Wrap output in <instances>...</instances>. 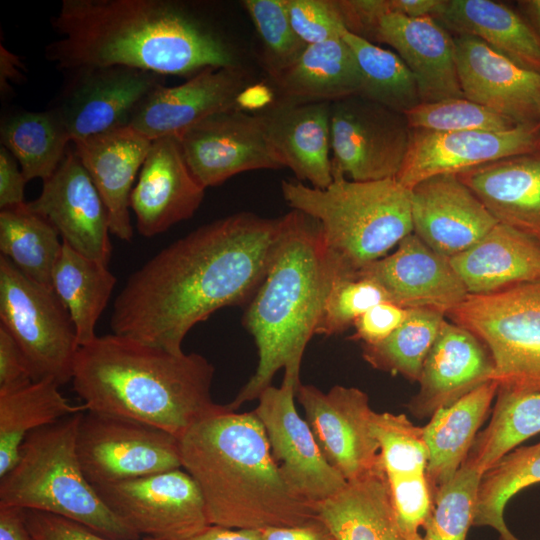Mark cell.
Masks as SVG:
<instances>
[{
  "mask_svg": "<svg viewBox=\"0 0 540 540\" xmlns=\"http://www.w3.org/2000/svg\"><path fill=\"white\" fill-rule=\"evenodd\" d=\"M0 135L1 145L15 157L27 182L49 179L72 143L50 109L21 111L4 118Z\"/></svg>",
  "mask_w": 540,
  "mask_h": 540,
  "instance_id": "cell-36",
  "label": "cell"
},
{
  "mask_svg": "<svg viewBox=\"0 0 540 540\" xmlns=\"http://www.w3.org/2000/svg\"><path fill=\"white\" fill-rule=\"evenodd\" d=\"M59 386L45 379L0 392V477L14 466L30 433L86 411L84 404H71Z\"/></svg>",
  "mask_w": 540,
  "mask_h": 540,
  "instance_id": "cell-34",
  "label": "cell"
},
{
  "mask_svg": "<svg viewBox=\"0 0 540 540\" xmlns=\"http://www.w3.org/2000/svg\"><path fill=\"white\" fill-rule=\"evenodd\" d=\"M59 237L56 228L27 203L0 211L1 255L30 279L51 288L63 245Z\"/></svg>",
  "mask_w": 540,
  "mask_h": 540,
  "instance_id": "cell-37",
  "label": "cell"
},
{
  "mask_svg": "<svg viewBox=\"0 0 540 540\" xmlns=\"http://www.w3.org/2000/svg\"><path fill=\"white\" fill-rule=\"evenodd\" d=\"M287 10L294 31L307 45L339 38L346 30L336 0H287Z\"/></svg>",
  "mask_w": 540,
  "mask_h": 540,
  "instance_id": "cell-47",
  "label": "cell"
},
{
  "mask_svg": "<svg viewBox=\"0 0 540 540\" xmlns=\"http://www.w3.org/2000/svg\"><path fill=\"white\" fill-rule=\"evenodd\" d=\"M446 317L486 346L498 389L540 392V279L468 294Z\"/></svg>",
  "mask_w": 540,
  "mask_h": 540,
  "instance_id": "cell-8",
  "label": "cell"
},
{
  "mask_svg": "<svg viewBox=\"0 0 540 540\" xmlns=\"http://www.w3.org/2000/svg\"><path fill=\"white\" fill-rule=\"evenodd\" d=\"M315 509L336 540H413L398 521L383 465Z\"/></svg>",
  "mask_w": 540,
  "mask_h": 540,
  "instance_id": "cell-30",
  "label": "cell"
},
{
  "mask_svg": "<svg viewBox=\"0 0 540 540\" xmlns=\"http://www.w3.org/2000/svg\"><path fill=\"white\" fill-rule=\"evenodd\" d=\"M330 131L333 179L377 181L398 175L411 128L404 113L352 95L331 102Z\"/></svg>",
  "mask_w": 540,
  "mask_h": 540,
  "instance_id": "cell-10",
  "label": "cell"
},
{
  "mask_svg": "<svg viewBox=\"0 0 540 540\" xmlns=\"http://www.w3.org/2000/svg\"><path fill=\"white\" fill-rule=\"evenodd\" d=\"M372 427L388 481L426 475L429 451L423 427L405 414L374 412Z\"/></svg>",
  "mask_w": 540,
  "mask_h": 540,
  "instance_id": "cell-42",
  "label": "cell"
},
{
  "mask_svg": "<svg viewBox=\"0 0 540 540\" xmlns=\"http://www.w3.org/2000/svg\"><path fill=\"white\" fill-rule=\"evenodd\" d=\"M453 37L464 97L517 124L539 123L540 73L516 64L479 38Z\"/></svg>",
  "mask_w": 540,
  "mask_h": 540,
  "instance_id": "cell-21",
  "label": "cell"
},
{
  "mask_svg": "<svg viewBox=\"0 0 540 540\" xmlns=\"http://www.w3.org/2000/svg\"><path fill=\"white\" fill-rule=\"evenodd\" d=\"M33 381L24 354L9 332L0 325V392L17 389Z\"/></svg>",
  "mask_w": 540,
  "mask_h": 540,
  "instance_id": "cell-52",
  "label": "cell"
},
{
  "mask_svg": "<svg viewBox=\"0 0 540 540\" xmlns=\"http://www.w3.org/2000/svg\"><path fill=\"white\" fill-rule=\"evenodd\" d=\"M341 37L352 50L359 68L360 96L400 113L421 103L417 82L396 53L347 30Z\"/></svg>",
  "mask_w": 540,
  "mask_h": 540,
  "instance_id": "cell-40",
  "label": "cell"
},
{
  "mask_svg": "<svg viewBox=\"0 0 540 540\" xmlns=\"http://www.w3.org/2000/svg\"><path fill=\"white\" fill-rule=\"evenodd\" d=\"M413 233L452 258L481 240L498 222L456 174L427 178L410 190Z\"/></svg>",
  "mask_w": 540,
  "mask_h": 540,
  "instance_id": "cell-22",
  "label": "cell"
},
{
  "mask_svg": "<svg viewBox=\"0 0 540 540\" xmlns=\"http://www.w3.org/2000/svg\"><path fill=\"white\" fill-rule=\"evenodd\" d=\"M27 180L15 157L1 145L0 148V208L8 209L25 204L24 188Z\"/></svg>",
  "mask_w": 540,
  "mask_h": 540,
  "instance_id": "cell-53",
  "label": "cell"
},
{
  "mask_svg": "<svg viewBox=\"0 0 540 540\" xmlns=\"http://www.w3.org/2000/svg\"><path fill=\"white\" fill-rule=\"evenodd\" d=\"M281 190L290 207L319 222L337 279L355 277L413 233L410 190L395 178H338L324 189L283 180Z\"/></svg>",
  "mask_w": 540,
  "mask_h": 540,
  "instance_id": "cell-6",
  "label": "cell"
},
{
  "mask_svg": "<svg viewBox=\"0 0 540 540\" xmlns=\"http://www.w3.org/2000/svg\"><path fill=\"white\" fill-rule=\"evenodd\" d=\"M296 397L323 455L347 482L383 465L365 392L341 385L323 392L301 383Z\"/></svg>",
  "mask_w": 540,
  "mask_h": 540,
  "instance_id": "cell-15",
  "label": "cell"
},
{
  "mask_svg": "<svg viewBox=\"0 0 540 540\" xmlns=\"http://www.w3.org/2000/svg\"><path fill=\"white\" fill-rule=\"evenodd\" d=\"M93 487L122 522L145 538L187 540L211 525L201 490L183 468Z\"/></svg>",
  "mask_w": 540,
  "mask_h": 540,
  "instance_id": "cell-12",
  "label": "cell"
},
{
  "mask_svg": "<svg viewBox=\"0 0 540 540\" xmlns=\"http://www.w3.org/2000/svg\"><path fill=\"white\" fill-rule=\"evenodd\" d=\"M76 449L82 470L93 486L182 468L179 438L117 416L82 413Z\"/></svg>",
  "mask_w": 540,
  "mask_h": 540,
  "instance_id": "cell-11",
  "label": "cell"
},
{
  "mask_svg": "<svg viewBox=\"0 0 540 540\" xmlns=\"http://www.w3.org/2000/svg\"><path fill=\"white\" fill-rule=\"evenodd\" d=\"M392 503L402 529L413 540H422L424 527L434 509V498L427 475L388 481Z\"/></svg>",
  "mask_w": 540,
  "mask_h": 540,
  "instance_id": "cell-48",
  "label": "cell"
},
{
  "mask_svg": "<svg viewBox=\"0 0 540 540\" xmlns=\"http://www.w3.org/2000/svg\"><path fill=\"white\" fill-rule=\"evenodd\" d=\"M538 149L539 123L519 124L503 132L411 129L408 151L395 179L411 190L419 182L433 176L459 174Z\"/></svg>",
  "mask_w": 540,
  "mask_h": 540,
  "instance_id": "cell-17",
  "label": "cell"
},
{
  "mask_svg": "<svg viewBox=\"0 0 540 540\" xmlns=\"http://www.w3.org/2000/svg\"><path fill=\"white\" fill-rule=\"evenodd\" d=\"M517 4L520 13L531 24L540 38V0H521Z\"/></svg>",
  "mask_w": 540,
  "mask_h": 540,
  "instance_id": "cell-59",
  "label": "cell"
},
{
  "mask_svg": "<svg viewBox=\"0 0 540 540\" xmlns=\"http://www.w3.org/2000/svg\"><path fill=\"white\" fill-rule=\"evenodd\" d=\"M214 372L198 353L171 352L112 333L79 347L72 383L86 411L142 422L180 438L230 408L212 399Z\"/></svg>",
  "mask_w": 540,
  "mask_h": 540,
  "instance_id": "cell-3",
  "label": "cell"
},
{
  "mask_svg": "<svg viewBox=\"0 0 540 540\" xmlns=\"http://www.w3.org/2000/svg\"><path fill=\"white\" fill-rule=\"evenodd\" d=\"M278 97L327 101L359 95L361 78L355 56L342 37L307 45L299 58L271 80Z\"/></svg>",
  "mask_w": 540,
  "mask_h": 540,
  "instance_id": "cell-33",
  "label": "cell"
},
{
  "mask_svg": "<svg viewBox=\"0 0 540 540\" xmlns=\"http://www.w3.org/2000/svg\"><path fill=\"white\" fill-rule=\"evenodd\" d=\"M493 372V359L486 346L467 329L445 319L408 409L418 419L431 417L491 381Z\"/></svg>",
  "mask_w": 540,
  "mask_h": 540,
  "instance_id": "cell-24",
  "label": "cell"
},
{
  "mask_svg": "<svg viewBox=\"0 0 540 540\" xmlns=\"http://www.w3.org/2000/svg\"><path fill=\"white\" fill-rule=\"evenodd\" d=\"M375 43L392 47L412 72L421 102L463 98L453 35L432 17L409 18L386 14Z\"/></svg>",
  "mask_w": 540,
  "mask_h": 540,
  "instance_id": "cell-27",
  "label": "cell"
},
{
  "mask_svg": "<svg viewBox=\"0 0 540 540\" xmlns=\"http://www.w3.org/2000/svg\"><path fill=\"white\" fill-rule=\"evenodd\" d=\"M187 540H262V534L260 530L209 525Z\"/></svg>",
  "mask_w": 540,
  "mask_h": 540,
  "instance_id": "cell-57",
  "label": "cell"
},
{
  "mask_svg": "<svg viewBox=\"0 0 540 540\" xmlns=\"http://www.w3.org/2000/svg\"><path fill=\"white\" fill-rule=\"evenodd\" d=\"M0 51V88L2 93H8L9 82L21 79L24 66L20 59L3 45Z\"/></svg>",
  "mask_w": 540,
  "mask_h": 540,
  "instance_id": "cell-58",
  "label": "cell"
},
{
  "mask_svg": "<svg viewBox=\"0 0 540 540\" xmlns=\"http://www.w3.org/2000/svg\"><path fill=\"white\" fill-rule=\"evenodd\" d=\"M261 42V62L273 80L288 69L307 44L296 34L290 22L287 0H245Z\"/></svg>",
  "mask_w": 540,
  "mask_h": 540,
  "instance_id": "cell-44",
  "label": "cell"
},
{
  "mask_svg": "<svg viewBox=\"0 0 540 540\" xmlns=\"http://www.w3.org/2000/svg\"><path fill=\"white\" fill-rule=\"evenodd\" d=\"M300 380L284 375L280 387L269 386L254 413L261 421L273 459L290 489L312 505L343 489L347 481L327 461L313 432L299 415L294 398Z\"/></svg>",
  "mask_w": 540,
  "mask_h": 540,
  "instance_id": "cell-13",
  "label": "cell"
},
{
  "mask_svg": "<svg viewBox=\"0 0 540 540\" xmlns=\"http://www.w3.org/2000/svg\"><path fill=\"white\" fill-rule=\"evenodd\" d=\"M385 301H389L385 291L369 278L337 279L324 301L316 334L333 336L343 333L368 309Z\"/></svg>",
  "mask_w": 540,
  "mask_h": 540,
  "instance_id": "cell-46",
  "label": "cell"
},
{
  "mask_svg": "<svg viewBox=\"0 0 540 540\" xmlns=\"http://www.w3.org/2000/svg\"><path fill=\"white\" fill-rule=\"evenodd\" d=\"M435 19L452 35L479 38L516 64L540 73V38L510 6L491 0H444Z\"/></svg>",
  "mask_w": 540,
  "mask_h": 540,
  "instance_id": "cell-31",
  "label": "cell"
},
{
  "mask_svg": "<svg viewBox=\"0 0 540 540\" xmlns=\"http://www.w3.org/2000/svg\"><path fill=\"white\" fill-rule=\"evenodd\" d=\"M205 188L191 173L178 139L153 140L130 196V209L143 237L151 238L191 218Z\"/></svg>",
  "mask_w": 540,
  "mask_h": 540,
  "instance_id": "cell-23",
  "label": "cell"
},
{
  "mask_svg": "<svg viewBox=\"0 0 540 540\" xmlns=\"http://www.w3.org/2000/svg\"><path fill=\"white\" fill-rule=\"evenodd\" d=\"M456 175L498 223L540 243V149Z\"/></svg>",
  "mask_w": 540,
  "mask_h": 540,
  "instance_id": "cell-28",
  "label": "cell"
},
{
  "mask_svg": "<svg viewBox=\"0 0 540 540\" xmlns=\"http://www.w3.org/2000/svg\"><path fill=\"white\" fill-rule=\"evenodd\" d=\"M330 106L327 101L277 97L258 112L282 166L290 168L300 182L320 189L333 181Z\"/></svg>",
  "mask_w": 540,
  "mask_h": 540,
  "instance_id": "cell-25",
  "label": "cell"
},
{
  "mask_svg": "<svg viewBox=\"0 0 540 540\" xmlns=\"http://www.w3.org/2000/svg\"><path fill=\"white\" fill-rule=\"evenodd\" d=\"M282 216L241 212L205 224L155 254L113 304L114 334L182 352L187 333L227 306L248 304L278 247Z\"/></svg>",
  "mask_w": 540,
  "mask_h": 540,
  "instance_id": "cell-1",
  "label": "cell"
},
{
  "mask_svg": "<svg viewBox=\"0 0 540 540\" xmlns=\"http://www.w3.org/2000/svg\"><path fill=\"white\" fill-rule=\"evenodd\" d=\"M444 0H390V13L409 18L435 17Z\"/></svg>",
  "mask_w": 540,
  "mask_h": 540,
  "instance_id": "cell-56",
  "label": "cell"
},
{
  "mask_svg": "<svg viewBox=\"0 0 540 540\" xmlns=\"http://www.w3.org/2000/svg\"><path fill=\"white\" fill-rule=\"evenodd\" d=\"M497 391L498 384L488 381L451 406L436 411L423 427L429 451L426 475L433 498L467 459Z\"/></svg>",
  "mask_w": 540,
  "mask_h": 540,
  "instance_id": "cell-32",
  "label": "cell"
},
{
  "mask_svg": "<svg viewBox=\"0 0 540 540\" xmlns=\"http://www.w3.org/2000/svg\"><path fill=\"white\" fill-rule=\"evenodd\" d=\"M345 29L375 43L382 18L390 13V0H336Z\"/></svg>",
  "mask_w": 540,
  "mask_h": 540,
  "instance_id": "cell-51",
  "label": "cell"
},
{
  "mask_svg": "<svg viewBox=\"0 0 540 540\" xmlns=\"http://www.w3.org/2000/svg\"><path fill=\"white\" fill-rule=\"evenodd\" d=\"M0 540H34L22 508L0 505Z\"/></svg>",
  "mask_w": 540,
  "mask_h": 540,
  "instance_id": "cell-55",
  "label": "cell"
},
{
  "mask_svg": "<svg viewBox=\"0 0 540 540\" xmlns=\"http://www.w3.org/2000/svg\"><path fill=\"white\" fill-rule=\"evenodd\" d=\"M50 109L71 141L128 126L143 101L164 85V76L125 67H93L67 73Z\"/></svg>",
  "mask_w": 540,
  "mask_h": 540,
  "instance_id": "cell-14",
  "label": "cell"
},
{
  "mask_svg": "<svg viewBox=\"0 0 540 540\" xmlns=\"http://www.w3.org/2000/svg\"><path fill=\"white\" fill-rule=\"evenodd\" d=\"M52 287L74 323L80 346L93 341L96 323L117 282L108 265L89 258L62 242Z\"/></svg>",
  "mask_w": 540,
  "mask_h": 540,
  "instance_id": "cell-35",
  "label": "cell"
},
{
  "mask_svg": "<svg viewBox=\"0 0 540 540\" xmlns=\"http://www.w3.org/2000/svg\"><path fill=\"white\" fill-rule=\"evenodd\" d=\"M445 317L436 310L410 309L407 319L388 338L362 344L363 359L375 369L418 382Z\"/></svg>",
  "mask_w": 540,
  "mask_h": 540,
  "instance_id": "cell-41",
  "label": "cell"
},
{
  "mask_svg": "<svg viewBox=\"0 0 540 540\" xmlns=\"http://www.w3.org/2000/svg\"><path fill=\"white\" fill-rule=\"evenodd\" d=\"M0 321L24 354L34 381H72L79 350L71 316L53 288L0 254Z\"/></svg>",
  "mask_w": 540,
  "mask_h": 540,
  "instance_id": "cell-9",
  "label": "cell"
},
{
  "mask_svg": "<svg viewBox=\"0 0 540 540\" xmlns=\"http://www.w3.org/2000/svg\"><path fill=\"white\" fill-rule=\"evenodd\" d=\"M313 217L298 211L282 216L278 247L269 270L247 304L243 325L258 350L254 374L228 404L235 411L258 399L277 371L300 380L302 358L336 280Z\"/></svg>",
  "mask_w": 540,
  "mask_h": 540,
  "instance_id": "cell-5",
  "label": "cell"
},
{
  "mask_svg": "<svg viewBox=\"0 0 540 540\" xmlns=\"http://www.w3.org/2000/svg\"><path fill=\"white\" fill-rule=\"evenodd\" d=\"M261 534L262 540H336L320 518L299 526L268 528Z\"/></svg>",
  "mask_w": 540,
  "mask_h": 540,
  "instance_id": "cell-54",
  "label": "cell"
},
{
  "mask_svg": "<svg viewBox=\"0 0 540 540\" xmlns=\"http://www.w3.org/2000/svg\"><path fill=\"white\" fill-rule=\"evenodd\" d=\"M59 39L45 48L56 68L125 66L189 78L207 68L240 66L219 26L176 0H62L51 19Z\"/></svg>",
  "mask_w": 540,
  "mask_h": 540,
  "instance_id": "cell-2",
  "label": "cell"
},
{
  "mask_svg": "<svg viewBox=\"0 0 540 540\" xmlns=\"http://www.w3.org/2000/svg\"><path fill=\"white\" fill-rule=\"evenodd\" d=\"M356 276L375 281L389 302L405 309H431L447 315L468 295L450 259L414 233L403 238L393 253L368 264Z\"/></svg>",
  "mask_w": 540,
  "mask_h": 540,
  "instance_id": "cell-20",
  "label": "cell"
},
{
  "mask_svg": "<svg viewBox=\"0 0 540 540\" xmlns=\"http://www.w3.org/2000/svg\"><path fill=\"white\" fill-rule=\"evenodd\" d=\"M404 114L411 129L434 132H503L519 125L514 120L465 97L421 102Z\"/></svg>",
  "mask_w": 540,
  "mask_h": 540,
  "instance_id": "cell-45",
  "label": "cell"
},
{
  "mask_svg": "<svg viewBox=\"0 0 540 540\" xmlns=\"http://www.w3.org/2000/svg\"><path fill=\"white\" fill-rule=\"evenodd\" d=\"M179 447L211 525L262 531L319 519L315 506L285 482L254 411L209 416L179 438Z\"/></svg>",
  "mask_w": 540,
  "mask_h": 540,
  "instance_id": "cell-4",
  "label": "cell"
},
{
  "mask_svg": "<svg viewBox=\"0 0 540 540\" xmlns=\"http://www.w3.org/2000/svg\"><path fill=\"white\" fill-rule=\"evenodd\" d=\"M153 140L130 126L72 142L107 210L110 233L131 241L130 196Z\"/></svg>",
  "mask_w": 540,
  "mask_h": 540,
  "instance_id": "cell-26",
  "label": "cell"
},
{
  "mask_svg": "<svg viewBox=\"0 0 540 540\" xmlns=\"http://www.w3.org/2000/svg\"><path fill=\"white\" fill-rule=\"evenodd\" d=\"M176 138L191 173L205 189L242 172L283 167L260 115L241 108L212 114Z\"/></svg>",
  "mask_w": 540,
  "mask_h": 540,
  "instance_id": "cell-16",
  "label": "cell"
},
{
  "mask_svg": "<svg viewBox=\"0 0 540 540\" xmlns=\"http://www.w3.org/2000/svg\"><path fill=\"white\" fill-rule=\"evenodd\" d=\"M58 231L61 241L89 258L109 263L112 254L105 204L72 143L40 195L27 203Z\"/></svg>",
  "mask_w": 540,
  "mask_h": 540,
  "instance_id": "cell-18",
  "label": "cell"
},
{
  "mask_svg": "<svg viewBox=\"0 0 540 540\" xmlns=\"http://www.w3.org/2000/svg\"><path fill=\"white\" fill-rule=\"evenodd\" d=\"M539 126H540V113H539Z\"/></svg>",
  "mask_w": 540,
  "mask_h": 540,
  "instance_id": "cell-60",
  "label": "cell"
},
{
  "mask_svg": "<svg viewBox=\"0 0 540 540\" xmlns=\"http://www.w3.org/2000/svg\"><path fill=\"white\" fill-rule=\"evenodd\" d=\"M248 87L241 66L207 68L180 85H162L134 113L128 126L155 140L178 136L204 118L240 108Z\"/></svg>",
  "mask_w": 540,
  "mask_h": 540,
  "instance_id": "cell-19",
  "label": "cell"
},
{
  "mask_svg": "<svg viewBox=\"0 0 540 540\" xmlns=\"http://www.w3.org/2000/svg\"><path fill=\"white\" fill-rule=\"evenodd\" d=\"M23 510L26 525L34 540H112L68 518L43 511Z\"/></svg>",
  "mask_w": 540,
  "mask_h": 540,
  "instance_id": "cell-50",
  "label": "cell"
},
{
  "mask_svg": "<svg viewBox=\"0 0 540 540\" xmlns=\"http://www.w3.org/2000/svg\"><path fill=\"white\" fill-rule=\"evenodd\" d=\"M410 309L385 301L368 309L353 323L350 340L376 344L388 338L407 319Z\"/></svg>",
  "mask_w": 540,
  "mask_h": 540,
  "instance_id": "cell-49",
  "label": "cell"
},
{
  "mask_svg": "<svg viewBox=\"0 0 540 540\" xmlns=\"http://www.w3.org/2000/svg\"><path fill=\"white\" fill-rule=\"evenodd\" d=\"M482 473L466 461L434 498V509L423 529L422 540H466L473 526Z\"/></svg>",
  "mask_w": 540,
  "mask_h": 540,
  "instance_id": "cell-43",
  "label": "cell"
},
{
  "mask_svg": "<svg viewBox=\"0 0 540 540\" xmlns=\"http://www.w3.org/2000/svg\"><path fill=\"white\" fill-rule=\"evenodd\" d=\"M81 415L26 437L16 463L0 477V505L62 516L112 540H141L106 506L82 470L76 449Z\"/></svg>",
  "mask_w": 540,
  "mask_h": 540,
  "instance_id": "cell-7",
  "label": "cell"
},
{
  "mask_svg": "<svg viewBox=\"0 0 540 540\" xmlns=\"http://www.w3.org/2000/svg\"><path fill=\"white\" fill-rule=\"evenodd\" d=\"M540 482V442L515 448L483 473L477 492L473 526H489L499 540H519L508 529L504 511L521 490Z\"/></svg>",
  "mask_w": 540,
  "mask_h": 540,
  "instance_id": "cell-39",
  "label": "cell"
},
{
  "mask_svg": "<svg viewBox=\"0 0 540 540\" xmlns=\"http://www.w3.org/2000/svg\"><path fill=\"white\" fill-rule=\"evenodd\" d=\"M540 433V392L498 389L487 427L479 432L466 461L482 474L520 443Z\"/></svg>",
  "mask_w": 540,
  "mask_h": 540,
  "instance_id": "cell-38",
  "label": "cell"
},
{
  "mask_svg": "<svg viewBox=\"0 0 540 540\" xmlns=\"http://www.w3.org/2000/svg\"><path fill=\"white\" fill-rule=\"evenodd\" d=\"M450 262L468 294H490L540 279V243L497 223Z\"/></svg>",
  "mask_w": 540,
  "mask_h": 540,
  "instance_id": "cell-29",
  "label": "cell"
}]
</instances>
